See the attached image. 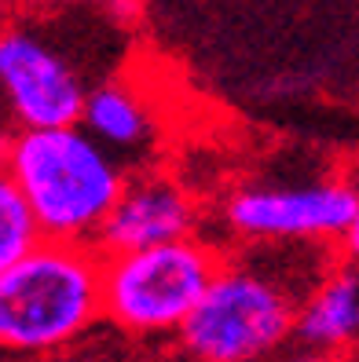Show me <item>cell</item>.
<instances>
[{"instance_id": "obj_1", "label": "cell", "mask_w": 359, "mask_h": 362, "mask_svg": "<svg viewBox=\"0 0 359 362\" xmlns=\"http://www.w3.org/2000/svg\"><path fill=\"white\" fill-rule=\"evenodd\" d=\"M4 176L33 205L45 238L96 245L125 190V173L84 124L15 129L4 143Z\"/></svg>"}, {"instance_id": "obj_2", "label": "cell", "mask_w": 359, "mask_h": 362, "mask_svg": "<svg viewBox=\"0 0 359 362\" xmlns=\"http://www.w3.org/2000/svg\"><path fill=\"white\" fill-rule=\"evenodd\" d=\"M103 318V252L84 242H40L0 267V344L15 358H52Z\"/></svg>"}, {"instance_id": "obj_3", "label": "cell", "mask_w": 359, "mask_h": 362, "mask_svg": "<svg viewBox=\"0 0 359 362\" xmlns=\"http://www.w3.org/2000/svg\"><path fill=\"white\" fill-rule=\"evenodd\" d=\"M312 289L253 260L224 264L176 337L195 362H264L297 337V311Z\"/></svg>"}, {"instance_id": "obj_4", "label": "cell", "mask_w": 359, "mask_h": 362, "mask_svg": "<svg viewBox=\"0 0 359 362\" xmlns=\"http://www.w3.org/2000/svg\"><path fill=\"white\" fill-rule=\"evenodd\" d=\"M220 267L198 238L103 257V318L132 337L180 333Z\"/></svg>"}, {"instance_id": "obj_5", "label": "cell", "mask_w": 359, "mask_h": 362, "mask_svg": "<svg viewBox=\"0 0 359 362\" xmlns=\"http://www.w3.org/2000/svg\"><path fill=\"white\" fill-rule=\"evenodd\" d=\"M355 212H359V190L352 183L242 187L227 198L224 220L246 242L315 245V242H345Z\"/></svg>"}, {"instance_id": "obj_6", "label": "cell", "mask_w": 359, "mask_h": 362, "mask_svg": "<svg viewBox=\"0 0 359 362\" xmlns=\"http://www.w3.org/2000/svg\"><path fill=\"white\" fill-rule=\"evenodd\" d=\"M0 88L18 129L81 124L89 99L74 62L52 40L23 26H8L0 33Z\"/></svg>"}, {"instance_id": "obj_7", "label": "cell", "mask_w": 359, "mask_h": 362, "mask_svg": "<svg viewBox=\"0 0 359 362\" xmlns=\"http://www.w3.org/2000/svg\"><path fill=\"white\" fill-rule=\"evenodd\" d=\"M195 220L198 212L187 190L165 176H139L125 183L118 205L96 234V249L103 257H118V252L180 242L195 234Z\"/></svg>"}, {"instance_id": "obj_8", "label": "cell", "mask_w": 359, "mask_h": 362, "mask_svg": "<svg viewBox=\"0 0 359 362\" xmlns=\"http://www.w3.org/2000/svg\"><path fill=\"white\" fill-rule=\"evenodd\" d=\"M359 337V271H326L297 311V340L312 351L345 348Z\"/></svg>"}, {"instance_id": "obj_9", "label": "cell", "mask_w": 359, "mask_h": 362, "mask_svg": "<svg viewBox=\"0 0 359 362\" xmlns=\"http://www.w3.org/2000/svg\"><path fill=\"white\" fill-rule=\"evenodd\" d=\"M81 124L110 151H139L154 132V117L143 99L125 84H99L89 88Z\"/></svg>"}, {"instance_id": "obj_10", "label": "cell", "mask_w": 359, "mask_h": 362, "mask_svg": "<svg viewBox=\"0 0 359 362\" xmlns=\"http://www.w3.org/2000/svg\"><path fill=\"white\" fill-rule=\"evenodd\" d=\"M40 242L48 238L33 205L8 176H0V267H11L15 260L30 257Z\"/></svg>"}, {"instance_id": "obj_11", "label": "cell", "mask_w": 359, "mask_h": 362, "mask_svg": "<svg viewBox=\"0 0 359 362\" xmlns=\"http://www.w3.org/2000/svg\"><path fill=\"white\" fill-rule=\"evenodd\" d=\"M345 252H348V260L352 264H359V212H355V220H352V227H348V234H345Z\"/></svg>"}, {"instance_id": "obj_12", "label": "cell", "mask_w": 359, "mask_h": 362, "mask_svg": "<svg viewBox=\"0 0 359 362\" xmlns=\"http://www.w3.org/2000/svg\"><path fill=\"white\" fill-rule=\"evenodd\" d=\"M264 362H330V358L323 351L304 348V351H293V355H283V358H264Z\"/></svg>"}, {"instance_id": "obj_13", "label": "cell", "mask_w": 359, "mask_h": 362, "mask_svg": "<svg viewBox=\"0 0 359 362\" xmlns=\"http://www.w3.org/2000/svg\"><path fill=\"white\" fill-rule=\"evenodd\" d=\"M33 362H77V358H62V355H52V358H33Z\"/></svg>"}, {"instance_id": "obj_14", "label": "cell", "mask_w": 359, "mask_h": 362, "mask_svg": "<svg viewBox=\"0 0 359 362\" xmlns=\"http://www.w3.org/2000/svg\"><path fill=\"white\" fill-rule=\"evenodd\" d=\"M52 4H89V0H52Z\"/></svg>"}]
</instances>
